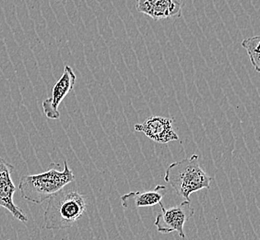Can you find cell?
Returning <instances> with one entry per match:
<instances>
[{
    "label": "cell",
    "mask_w": 260,
    "mask_h": 240,
    "mask_svg": "<svg viewBox=\"0 0 260 240\" xmlns=\"http://www.w3.org/2000/svg\"><path fill=\"white\" fill-rule=\"evenodd\" d=\"M44 214L45 227L49 230H61L72 227L85 214V196L69 185L55 192L48 199Z\"/></svg>",
    "instance_id": "1"
},
{
    "label": "cell",
    "mask_w": 260,
    "mask_h": 240,
    "mask_svg": "<svg viewBox=\"0 0 260 240\" xmlns=\"http://www.w3.org/2000/svg\"><path fill=\"white\" fill-rule=\"evenodd\" d=\"M54 166L55 164H51L50 168L46 172L37 175H23L20 178L19 189L23 199L40 204L55 192L74 182L75 175L67 161L64 162L63 171L56 170Z\"/></svg>",
    "instance_id": "2"
},
{
    "label": "cell",
    "mask_w": 260,
    "mask_h": 240,
    "mask_svg": "<svg viewBox=\"0 0 260 240\" xmlns=\"http://www.w3.org/2000/svg\"><path fill=\"white\" fill-rule=\"evenodd\" d=\"M165 180L177 195L190 200L193 192L209 190L212 178L201 168L200 156L193 155L189 158L171 164L165 172Z\"/></svg>",
    "instance_id": "3"
},
{
    "label": "cell",
    "mask_w": 260,
    "mask_h": 240,
    "mask_svg": "<svg viewBox=\"0 0 260 240\" xmlns=\"http://www.w3.org/2000/svg\"><path fill=\"white\" fill-rule=\"evenodd\" d=\"M161 213L156 217L155 225L157 231L161 234H169L176 231L182 238H185L184 225L195 214L191 207L190 200H185L179 205L166 209L162 203H159Z\"/></svg>",
    "instance_id": "4"
},
{
    "label": "cell",
    "mask_w": 260,
    "mask_h": 240,
    "mask_svg": "<svg viewBox=\"0 0 260 240\" xmlns=\"http://www.w3.org/2000/svg\"><path fill=\"white\" fill-rule=\"evenodd\" d=\"M76 80L77 77L73 70L70 66H65L60 79L53 87L50 98H47L43 102V110L47 118L58 119L60 117V113L58 111L59 105L66 96L74 89Z\"/></svg>",
    "instance_id": "5"
},
{
    "label": "cell",
    "mask_w": 260,
    "mask_h": 240,
    "mask_svg": "<svg viewBox=\"0 0 260 240\" xmlns=\"http://www.w3.org/2000/svg\"><path fill=\"white\" fill-rule=\"evenodd\" d=\"M14 166L0 157V207L10 212L17 220L27 223L28 218L18 206L14 204L13 196L17 190L11 175Z\"/></svg>",
    "instance_id": "6"
},
{
    "label": "cell",
    "mask_w": 260,
    "mask_h": 240,
    "mask_svg": "<svg viewBox=\"0 0 260 240\" xmlns=\"http://www.w3.org/2000/svg\"><path fill=\"white\" fill-rule=\"evenodd\" d=\"M136 131L144 133L149 139L157 143L167 144L173 140H179V137L176 134L173 119L164 116H150L141 124L134 126Z\"/></svg>",
    "instance_id": "7"
},
{
    "label": "cell",
    "mask_w": 260,
    "mask_h": 240,
    "mask_svg": "<svg viewBox=\"0 0 260 240\" xmlns=\"http://www.w3.org/2000/svg\"><path fill=\"white\" fill-rule=\"evenodd\" d=\"M186 0H136V9L154 20L178 18Z\"/></svg>",
    "instance_id": "8"
},
{
    "label": "cell",
    "mask_w": 260,
    "mask_h": 240,
    "mask_svg": "<svg viewBox=\"0 0 260 240\" xmlns=\"http://www.w3.org/2000/svg\"><path fill=\"white\" fill-rule=\"evenodd\" d=\"M166 193L167 188L164 185L156 186L154 190L149 191H132L121 197V204L129 210L157 205L161 202Z\"/></svg>",
    "instance_id": "9"
},
{
    "label": "cell",
    "mask_w": 260,
    "mask_h": 240,
    "mask_svg": "<svg viewBox=\"0 0 260 240\" xmlns=\"http://www.w3.org/2000/svg\"><path fill=\"white\" fill-rule=\"evenodd\" d=\"M242 46L249 55L251 64L256 72L260 71V36H253L242 42Z\"/></svg>",
    "instance_id": "10"
}]
</instances>
